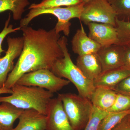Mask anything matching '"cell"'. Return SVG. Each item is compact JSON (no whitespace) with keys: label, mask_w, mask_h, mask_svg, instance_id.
Returning <instances> with one entry per match:
<instances>
[{"label":"cell","mask_w":130,"mask_h":130,"mask_svg":"<svg viewBox=\"0 0 130 130\" xmlns=\"http://www.w3.org/2000/svg\"><path fill=\"white\" fill-rule=\"evenodd\" d=\"M130 76V70L123 67L102 72L93 81L95 87L112 89L123 79Z\"/></svg>","instance_id":"obj_15"},{"label":"cell","mask_w":130,"mask_h":130,"mask_svg":"<svg viewBox=\"0 0 130 130\" xmlns=\"http://www.w3.org/2000/svg\"><path fill=\"white\" fill-rule=\"evenodd\" d=\"M76 65L87 78L93 81L102 72V67L96 53L78 56Z\"/></svg>","instance_id":"obj_14"},{"label":"cell","mask_w":130,"mask_h":130,"mask_svg":"<svg viewBox=\"0 0 130 130\" xmlns=\"http://www.w3.org/2000/svg\"><path fill=\"white\" fill-rule=\"evenodd\" d=\"M109 112L93 106L88 122L83 130H98L101 121Z\"/></svg>","instance_id":"obj_23"},{"label":"cell","mask_w":130,"mask_h":130,"mask_svg":"<svg viewBox=\"0 0 130 130\" xmlns=\"http://www.w3.org/2000/svg\"><path fill=\"white\" fill-rule=\"evenodd\" d=\"M24 109L18 108L10 103L0 104V130H11L15 121L18 119Z\"/></svg>","instance_id":"obj_17"},{"label":"cell","mask_w":130,"mask_h":130,"mask_svg":"<svg viewBox=\"0 0 130 130\" xmlns=\"http://www.w3.org/2000/svg\"><path fill=\"white\" fill-rule=\"evenodd\" d=\"M18 125L11 130H45L47 116L35 109H24L19 118Z\"/></svg>","instance_id":"obj_12"},{"label":"cell","mask_w":130,"mask_h":130,"mask_svg":"<svg viewBox=\"0 0 130 130\" xmlns=\"http://www.w3.org/2000/svg\"><path fill=\"white\" fill-rule=\"evenodd\" d=\"M59 44L63 56L56 61L51 71L58 76L71 82L76 88L78 95L90 100L95 88L93 81L87 78L73 61L67 47V38L64 36L60 37Z\"/></svg>","instance_id":"obj_2"},{"label":"cell","mask_w":130,"mask_h":130,"mask_svg":"<svg viewBox=\"0 0 130 130\" xmlns=\"http://www.w3.org/2000/svg\"><path fill=\"white\" fill-rule=\"evenodd\" d=\"M112 89L118 93L130 96V76L123 79Z\"/></svg>","instance_id":"obj_26"},{"label":"cell","mask_w":130,"mask_h":130,"mask_svg":"<svg viewBox=\"0 0 130 130\" xmlns=\"http://www.w3.org/2000/svg\"><path fill=\"white\" fill-rule=\"evenodd\" d=\"M45 130H75L70 123L59 98H53L48 109Z\"/></svg>","instance_id":"obj_9"},{"label":"cell","mask_w":130,"mask_h":130,"mask_svg":"<svg viewBox=\"0 0 130 130\" xmlns=\"http://www.w3.org/2000/svg\"><path fill=\"white\" fill-rule=\"evenodd\" d=\"M84 5V3H82L78 5L66 7L30 9L25 17L20 20V26L21 28L28 26L33 19L42 14H52L58 19V22L54 28L56 32L59 34L62 32L65 36H68L71 25L70 20L74 18L80 19Z\"/></svg>","instance_id":"obj_4"},{"label":"cell","mask_w":130,"mask_h":130,"mask_svg":"<svg viewBox=\"0 0 130 130\" xmlns=\"http://www.w3.org/2000/svg\"><path fill=\"white\" fill-rule=\"evenodd\" d=\"M24 38L23 50L4 87L11 89L24 74L41 69L51 70L63 56L59 44L60 38L54 28L49 30L35 29L29 26L21 28Z\"/></svg>","instance_id":"obj_1"},{"label":"cell","mask_w":130,"mask_h":130,"mask_svg":"<svg viewBox=\"0 0 130 130\" xmlns=\"http://www.w3.org/2000/svg\"><path fill=\"white\" fill-rule=\"evenodd\" d=\"M29 4V0H0V13L10 11L14 20H21L25 8Z\"/></svg>","instance_id":"obj_18"},{"label":"cell","mask_w":130,"mask_h":130,"mask_svg":"<svg viewBox=\"0 0 130 130\" xmlns=\"http://www.w3.org/2000/svg\"><path fill=\"white\" fill-rule=\"evenodd\" d=\"M119 19L130 21V0H107Z\"/></svg>","instance_id":"obj_22"},{"label":"cell","mask_w":130,"mask_h":130,"mask_svg":"<svg viewBox=\"0 0 130 130\" xmlns=\"http://www.w3.org/2000/svg\"><path fill=\"white\" fill-rule=\"evenodd\" d=\"M115 28L118 36L116 44L125 48H130V21L120 20L116 18Z\"/></svg>","instance_id":"obj_19"},{"label":"cell","mask_w":130,"mask_h":130,"mask_svg":"<svg viewBox=\"0 0 130 130\" xmlns=\"http://www.w3.org/2000/svg\"><path fill=\"white\" fill-rule=\"evenodd\" d=\"M12 91L11 89H7L5 87L0 88V94H11Z\"/></svg>","instance_id":"obj_29"},{"label":"cell","mask_w":130,"mask_h":130,"mask_svg":"<svg viewBox=\"0 0 130 130\" xmlns=\"http://www.w3.org/2000/svg\"><path fill=\"white\" fill-rule=\"evenodd\" d=\"M123 67L130 70V48H125Z\"/></svg>","instance_id":"obj_28"},{"label":"cell","mask_w":130,"mask_h":130,"mask_svg":"<svg viewBox=\"0 0 130 130\" xmlns=\"http://www.w3.org/2000/svg\"><path fill=\"white\" fill-rule=\"evenodd\" d=\"M125 48L117 44L101 47L97 54L101 64L102 72L124 66Z\"/></svg>","instance_id":"obj_10"},{"label":"cell","mask_w":130,"mask_h":130,"mask_svg":"<svg viewBox=\"0 0 130 130\" xmlns=\"http://www.w3.org/2000/svg\"><path fill=\"white\" fill-rule=\"evenodd\" d=\"M70 83L67 79L56 76L51 70L44 69L24 74L16 84L39 87L54 93L61 90Z\"/></svg>","instance_id":"obj_6"},{"label":"cell","mask_w":130,"mask_h":130,"mask_svg":"<svg viewBox=\"0 0 130 130\" xmlns=\"http://www.w3.org/2000/svg\"><path fill=\"white\" fill-rule=\"evenodd\" d=\"M11 95L0 96V103L7 102L18 108L34 109L45 115L47 113L50 103L54 93L36 86L14 85Z\"/></svg>","instance_id":"obj_3"},{"label":"cell","mask_w":130,"mask_h":130,"mask_svg":"<svg viewBox=\"0 0 130 130\" xmlns=\"http://www.w3.org/2000/svg\"><path fill=\"white\" fill-rule=\"evenodd\" d=\"M130 109V96L118 93L113 105L107 111L108 112H117Z\"/></svg>","instance_id":"obj_24"},{"label":"cell","mask_w":130,"mask_h":130,"mask_svg":"<svg viewBox=\"0 0 130 130\" xmlns=\"http://www.w3.org/2000/svg\"><path fill=\"white\" fill-rule=\"evenodd\" d=\"M112 130H130V121L126 116Z\"/></svg>","instance_id":"obj_27"},{"label":"cell","mask_w":130,"mask_h":130,"mask_svg":"<svg viewBox=\"0 0 130 130\" xmlns=\"http://www.w3.org/2000/svg\"><path fill=\"white\" fill-rule=\"evenodd\" d=\"M64 110L75 130H83L92 113L93 106L90 100L72 93L59 94Z\"/></svg>","instance_id":"obj_5"},{"label":"cell","mask_w":130,"mask_h":130,"mask_svg":"<svg viewBox=\"0 0 130 130\" xmlns=\"http://www.w3.org/2000/svg\"><path fill=\"white\" fill-rule=\"evenodd\" d=\"M130 112V109L125 111L109 113L101 121L98 130H112Z\"/></svg>","instance_id":"obj_20"},{"label":"cell","mask_w":130,"mask_h":130,"mask_svg":"<svg viewBox=\"0 0 130 130\" xmlns=\"http://www.w3.org/2000/svg\"><path fill=\"white\" fill-rule=\"evenodd\" d=\"M7 51L5 56L0 58V88L4 87L8 74L14 68V61L20 56L24 46L23 37L7 38Z\"/></svg>","instance_id":"obj_8"},{"label":"cell","mask_w":130,"mask_h":130,"mask_svg":"<svg viewBox=\"0 0 130 130\" xmlns=\"http://www.w3.org/2000/svg\"><path fill=\"white\" fill-rule=\"evenodd\" d=\"M83 0H43L40 3H32L30 6L29 9L33 8H52L61 6H71L81 4Z\"/></svg>","instance_id":"obj_21"},{"label":"cell","mask_w":130,"mask_h":130,"mask_svg":"<svg viewBox=\"0 0 130 130\" xmlns=\"http://www.w3.org/2000/svg\"><path fill=\"white\" fill-rule=\"evenodd\" d=\"M126 116H127V118H128V119H129V120L130 121V112Z\"/></svg>","instance_id":"obj_31"},{"label":"cell","mask_w":130,"mask_h":130,"mask_svg":"<svg viewBox=\"0 0 130 130\" xmlns=\"http://www.w3.org/2000/svg\"><path fill=\"white\" fill-rule=\"evenodd\" d=\"M71 45L73 51L78 56L97 53L101 47L87 35L82 24L73 37Z\"/></svg>","instance_id":"obj_13"},{"label":"cell","mask_w":130,"mask_h":130,"mask_svg":"<svg viewBox=\"0 0 130 130\" xmlns=\"http://www.w3.org/2000/svg\"><path fill=\"white\" fill-rule=\"evenodd\" d=\"M89 29L88 36L101 47L116 44L118 36L115 26L105 23H90L86 25Z\"/></svg>","instance_id":"obj_11"},{"label":"cell","mask_w":130,"mask_h":130,"mask_svg":"<svg viewBox=\"0 0 130 130\" xmlns=\"http://www.w3.org/2000/svg\"><path fill=\"white\" fill-rule=\"evenodd\" d=\"M90 1V0H83V2L84 3L88 2L89 1Z\"/></svg>","instance_id":"obj_30"},{"label":"cell","mask_w":130,"mask_h":130,"mask_svg":"<svg viewBox=\"0 0 130 130\" xmlns=\"http://www.w3.org/2000/svg\"><path fill=\"white\" fill-rule=\"evenodd\" d=\"M116 18V13L107 0H90L84 3L79 20L86 25L100 23L115 27Z\"/></svg>","instance_id":"obj_7"},{"label":"cell","mask_w":130,"mask_h":130,"mask_svg":"<svg viewBox=\"0 0 130 130\" xmlns=\"http://www.w3.org/2000/svg\"><path fill=\"white\" fill-rule=\"evenodd\" d=\"M118 93L110 88L98 86L95 87L90 101L93 106L107 111L113 105Z\"/></svg>","instance_id":"obj_16"},{"label":"cell","mask_w":130,"mask_h":130,"mask_svg":"<svg viewBox=\"0 0 130 130\" xmlns=\"http://www.w3.org/2000/svg\"><path fill=\"white\" fill-rule=\"evenodd\" d=\"M11 15L9 14L8 18L5 22V27L1 32H0V58H1L2 53L5 52L2 48V43L4 39L8 34L21 30V27L20 26L17 28H13L12 25H9Z\"/></svg>","instance_id":"obj_25"}]
</instances>
